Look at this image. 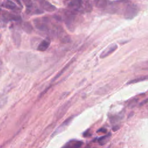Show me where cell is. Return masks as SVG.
Masks as SVG:
<instances>
[{
    "label": "cell",
    "instance_id": "6da1fadb",
    "mask_svg": "<svg viewBox=\"0 0 148 148\" xmlns=\"http://www.w3.org/2000/svg\"><path fill=\"white\" fill-rule=\"evenodd\" d=\"M139 11L138 6L135 5H129L125 9L124 17L127 19H132L135 17Z\"/></svg>",
    "mask_w": 148,
    "mask_h": 148
},
{
    "label": "cell",
    "instance_id": "7a4b0ae2",
    "mask_svg": "<svg viewBox=\"0 0 148 148\" xmlns=\"http://www.w3.org/2000/svg\"><path fill=\"white\" fill-rule=\"evenodd\" d=\"M117 49V45L116 44H112L108 46L105 49H104L100 54L101 58H104L110 55Z\"/></svg>",
    "mask_w": 148,
    "mask_h": 148
},
{
    "label": "cell",
    "instance_id": "3957f363",
    "mask_svg": "<svg viewBox=\"0 0 148 148\" xmlns=\"http://www.w3.org/2000/svg\"><path fill=\"white\" fill-rule=\"evenodd\" d=\"M39 3L42 8L49 12H53L56 10V8L46 0H39Z\"/></svg>",
    "mask_w": 148,
    "mask_h": 148
},
{
    "label": "cell",
    "instance_id": "277c9868",
    "mask_svg": "<svg viewBox=\"0 0 148 148\" xmlns=\"http://www.w3.org/2000/svg\"><path fill=\"white\" fill-rule=\"evenodd\" d=\"M1 6L12 10H16L18 9L16 3L12 0H4L1 3Z\"/></svg>",
    "mask_w": 148,
    "mask_h": 148
},
{
    "label": "cell",
    "instance_id": "5b68a950",
    "mask_svg": "<svg viewBox=\"0 0 148 148\" xmlns=\"http://www.w3.org/2000/svg\"><path fill=\"white\" fill-rule=\"evenodd\" d=\"M2 17L4 20L8 21H19L21 20V17L20 16L14 14L7 12H3L2 13Z\"/></svg>",
    "mask_w": 148,
    "mask_h": 148
},
{
    "label": "cell",
    "instance_id": "8992f818",
    "mask_svg": "<svg viewBox=\"0 0 148 148\" xmlns=\"http://www.w3.org/2000/svg\"><path fill=\"white\" fill-rule=\"evenodd\" d=\"M50 45V40L49 39L46 38L40 42L37 47V50L40 51H44L46 50Z\"/></svg>",
    "mask_w": 148,
    "mask_h": 148
},
{
    "label": "cell",
    "instance_id": "52a82bcc",
    "mask_svg": "<svg viewBox=\"0 0 148 148\" xmlns=\"http://www.w3.org/2000/svg\"><path fill=\"white\" fill-rule=\"evenodd\" d=\"M72 119H73L72 117H69L68 119H66V120L60 125V127L55 131V132H54V135L57 134L58 132H60V131H62V130H64V128L65 127H66V126H68V125H69V124L71 122Z\"/></svg>",
    "mask_w": 148,
    "mask_h": 148
},
{
    "label": "cell",
    "instance_id": "ba28073f",
    "mask_svg": "<svg viewBox=\"0 0 148 148\" xmlns=\"http://www.w3.org/2000/svg\"><path fill=\"white\" fill-rule=\"evenodd\" d=\"M12 38L13 42L17 46H20L21 43V35L17 31H13L12 32Z\"/></svg>",
    "mask_w": 148,
    "mask_h": 148
},
{
    "label": "cell",
    "instance_id": "9c48e42d",
    "mask_svg": "<svg viewBox=\"0 0 148 148\" xmlns=\"http://www.w3.org/2000/svg\"><path fill=\"white\" fill-rule=\"evenodd\" d=\"M110 136H111V134L110 133H108L106 135H105L100 137L98 139V143L101 146L106 144L109 141Z\"/></svg>",
    "mask_w": 148,
    "mask_h": 148
},
{
    "label": "cell",
    "instance_id": "30bf717a",
    "mask_svg": "<svg viewBox=\"0 0 148 148\" xmlns=\"http://www.w3.org/2000/svg\"><path fill=\"white\" fill-rule=\"evenodd\" d=\"M22 28L25 32L28 34H30L33 31L32 25L29 22H24L22 25Z\"/></svg>",
    "mask_w": 148,
    "mask_h": 148
},
{
    "label": "cell",
    "instance_id": "8fae6325",
    "mask_svg": "<svg viewBox=\"0 0 148 148\" xmlns=\"http://www.w3.org/2000/svg\"><path fill=\"white\" fill-rule=\"evenodd\" d=\"M82 5V0H72L68 5V6L71 8L78 9Z\"/></svg>",
    "mask_w": 148,
    "mask_h": 148
},
{
    "label": "cell",
    "instance_id": "7c38bea8",
    "mask_svg": "<svg viewBox=\"0 0 148 148\" xmlns=\"http://www.w3.org/2000/svg\"><path fill=\"white\" fill-rule=\"evenodd\" d=\"M148 80V75H146V76H141L134 79H132L131 80H130L127 84H133V83H138L142 81H144V80Z\"/></svg>",
    "mask_w": 148,
    "mask_h": 148
},
{
    "label": "cell",
    "instance_id": "4fadbf2b",
    "mask_svg": "<svg viewBox=\"0 0 148 148\" xmlns=\"http://www.w3.org/2000/svg\"><path fill=\"white\" fill-rule=\"evenodd\" d=\"M94 3L98 8H104L106 5V0H94Z\"/></svg>",
    "mask_w": 148,
    "mask_h": 148
},
{
    "label": "cell",
    "instance_id": "5bb4252c",
    "mask_svg": "<svg viewBox=\"0 0 148 148\" xmlns=\"http://www.w3.org/2000/svg\"><path fill=\"white\" fill-rule=\"evenodd\" d=\"M83 144V142L82 141H78V140H75V142L73 143L72 145L71 146V148H80Z\"/></svg>",
    "mask_w": 148,
    "mask_h": 148
},
{
    "label": "cell",
    "instance_id": "9a60e30c",
    "mask_svg": "<svg viewBox=\"0 0 148 148\" xmlns=\"http://www.w3.org/2000/svg\"><path fill=\"white\" fill-rule=\"evenodd\" d=\"M24 4L28 8H31L32 7V2L31 0H22Z\"/></svg>",
    "mask_w": 148,
    "mask_h": 148
},
{
    "label": "cell",
    "instance_id": "2e32d148",
    "mask_svg": "<svg viewBox=\"0 0 148 148\" xmlns=\"http://www.w3.org/2000/svg\"><path fill=\"white\" fill-rule=\"evenodd\" d=\"M75 140H69V142H68L64 146L62 147V148H71V146L72 145L73 143L75 142Z\"/></svg>",
    "mask_w": 148,
    "mask_h": 148
},
{
    "label": "cell",
    "instance_id": "e0dca14e",
    "mask_svg": "<svg viewBox=\"0 0 148 148\" xmlns=\"http://www.w3.org/2000/svg\"><path fill=\"white\" fill-rule=\"evenodd\" d=\"M138 101V99H134L132 100V101L130 102V103H129V107L131 108L134 107V106L136 105V104L137 103Z\"/></svg>",
    "mask_w": 148,
    "mask_h": 148
},
{
    "label": "cell",
    "instance_id": "ac0fdd59",
    "mask_svg": "<svg viewBox=\"0 0 148 148\" xmlns=\"http://www.w3.org/2000/svg\"><path fill=\"white\" fill-rule=\"evenodd\" d=\"M17 3V5L21 8H23V5H22V3H21V1L20 0H14Z\"/></svg>",
    "mask_w": 148,
    "mask_h": 148
},
{
    "label": "cell",
    "instance_id": "d6986e66",
    "mask_svg": "<svg viewBox=\"0 0 148 148\" xmlns=\"http://www.w3.org/2000/svg\"><path fill=\"white\" fill-rule=\"evenodd\" d=\"M104 132V133H105L106 132V130L105 129V128H100L99 130H98V131H97V132Z\"/></svg>",
    "mask_w": 148,
    "mask_h": 148
},
{
    "label": "cell",
    "instance_id": "ffe728a7",
    "mask_svg": "<svg viewBox=\"0 0 148 148\" xmlns=\"http://www.w3.org/2000/svg\"><path fill=\"white\" fill-rule=\"evenodd\" d=\"M147 101H148V98H147V99H146V100H145V101H143V102H142L140 103V105H143V104H144L145 102L146 103Z\"/></svg>",
    "mask_w": 148,
    "mask_h": 148
},
{
    "label": "cell",
    "instance_id": "44dd1931",
    "mask_svg": "<svg viewBox=\"0 0 148 148\" xmlns=\"http://www.w3.org/2000/svg\"><path fill=\"white\" fill-rule=\"evenodd\" d=\"M127 0H119V1H121V2H124V1H126Z\"/></svg>",
    "mask_w": 148,
    "mask_h": 148
},
{
    "label": "cell",
    "instance_id": "7402d4cb",
    "mask_svg": "<svg viewBox=\"0 0 148 148\" xmlns=\"http://www.w3.org/2000/svg\"><path fill=\"white\" fill-rule=\"evenodd\" d=\"M1 34H0V40H1Z\"/></svg>",
    "mask_w": 148,
    "mask_h": 148
}]
</instances>
